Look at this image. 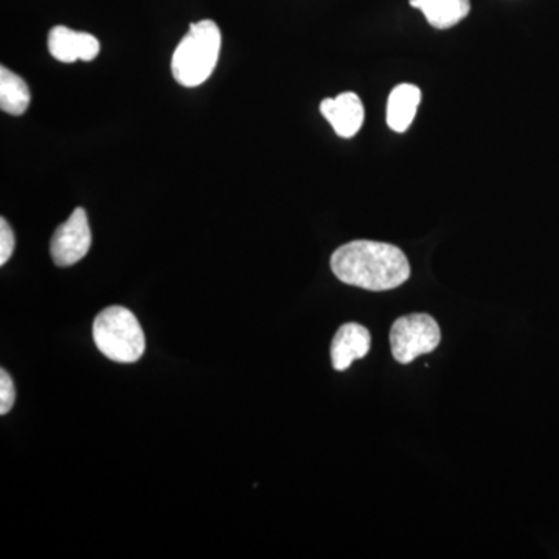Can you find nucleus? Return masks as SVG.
<instances>
[{
	"instance_id": "obj_1",
	"label": "nucleus",
	"mask_w": 559,
	"mask_h": 559,
	"mask_svg": "<svg viewBox=\"0 0 559 559\" xmlns=\"http://www.w3.org/2000/svg\"><path fill=\"white\" fill-rule=\"evenodd\" d=\"M331 270L342 283L367 290H389L411 277L406 253L389 242L358 240L341 246L331 255Z\"/></svg>"
},
{
	"instance_id": "obj_2",
	"label": "nucleus",
	"mask_w": 559,
	"mask_h": 559,
	"mask_svg": "<svg viewBox=\"0 0 559 559\" xmlns=\"http://www.w3.org/2000/svg\"><path fill=\"white\" fill-rule=\"evenodd\" d=\"M219 51L218 24L210 20L194 22L173 53V76L182 86H201L218 64Z\"/></svg>"
},
{
	"instance_id": "obj_3",
	"label": "nucleus",
	"mask_w": 559,
	"mask_h": 559,
	"mask_svg": "<svg viewBox=\"0 0 559 559\" xmlns=\"http://www.w3.org/2000/svg\"><path fill=\"white\" fill-rule=\"evenodd\" d=\"M92 336L103 355L120 364L138 362L145 353V333L128 308L109 307L94 320Z\"/></svg>"
},
{
	"instance_id": "obj_4",
	"label": "nucleus",
	"mask_w": 559,
	"mask_h": 559,
	"mask_svg": "<svg viewBox=\"0 0 559 559\" xmlns=\"http://www.w3.org/2000/svg\"><path fill=\"white\" fill-rule=\"evenodd\" d=\"M440 342L439 323L429 314L403 316L393 322L390 330V348L400 364H411L418 356L429 355Z\"/></svg>"
},
{
	"instance_id": "obj_5",
	"label": "nucleus",
	"mask_w": 559,
	"mask_h": 559,
	"mask_svg": "<svg viewBox=\"0 0 559 559\" xmlns=\"http://www.w3.org/2000/svg\"><path fill=\"white\" fill-rule=\"evenodd\" d=\"M91 245L92 231L86 210L75 209L69 219L55 230L50 245L51 259L57 266H73L87 255Z\"/></svg>"
},
{
	"instance_id": "obj_6",
	"label": "nucleus",
	"mask_w": 559,
	"mask_h": 559,
	"mask_svg": "<svg viewBox=\"0 0 559 559\" xmlns=\"http://www.w3.org/2000/svg\"><path fill=\"white\" fill-rule=\"evenodd\" d=\"M47 47L55 60L66 62L94 61L100 53V40L91 33L75 32L64 25L51 28Z\"/></svg>"
},
{
	"instance_id": "obj_7",
	"label": "nucleus",
	"mask_w": 559,
	"mask_h": 559,
	"mask_svg": "<svg viewBox=\"0 0 559 559\" xmlns=\"http://www.w3.org/2000/svg\"><path fill=\"white\" fill-rule=\"evenodd\" d=\"M320 112L342 139L355 138L366 119L362 102L355 92H344L336 98H325L320 103Z\"/></svg>"
},
{
	"instance_id": "obj_8",
	"label": "nucleus",
	"mask_w": 559,
	"mask_h": 559,
	"mask_svg": "<svg viewBox=\"0 0 559 559\" xmlns=\"http://www.w3.org/2000/svg\"><path fill=\"white\" fill-rule=\"evenodd\" d=\"M371 347L370 331L359 323H345L331 342V362L334 370L344 371L355 360L366 358Z\"/></svg>"
},
{
	"instance_id": "obj_9",
	"label": "nucleus",
	"mask_w": 559,
	"mask_h": 559,
	"mask_svg": "<svg viewBox=\"0 0 559 559\" xmlns=\"http://www.w3.org/2000/svg\"><path fill=\"white\" fill-rule=\"evenodd\" d=\"M421 102V91L414 84H400L390 92L388 102V123L395 132L409 130Z\"/></svg>"
},
{
	"instance_id": "obj_10",
	"label": "nucleus",
	"mask_w": 559,
	"mask_h": 559,
	"mask_svg": "<svg viewBox=\"0 0 559 559\" xmlns=\"http://www.w3.org/2000/svg\"><path fill=\"white\" fill-rule=\"evenodd\" d=\"M411 7L421 11L432 27H454L465 20L471 11L469 0H411Z\"/></svg>"
},
{
	"instance_id": "obj_11",
	"label": "nucleus",
	"mask_w": 559,
	"mask_h": 559,
	"mask_svg": "<svg viewBox=\"0 0 559 559\" xmlns=\"http://www.w3.org/2000/svg\"><path fill=\"white\" fill-rule=\"evenodd\" d=\"M32 102L31 87L5 66L0 68V108L10 116H22Z\"/></svg>"
},
{
	"instance_id": "obj_12",
	"label": "nucleus",
	"mask_w": 559,
	"mask_h": 559,
	"mask_svg": "<svg viewBox=\"0 0 559 559\" xmlns=\"http://www.w3.org/2000/svg\"><path fill=\"white\" fill-rule=\"evenodd\" d=\"M16 401V388L5 370H0V414L7 415Z\"/></svg>"
},
{
	"instance_id": "obj_13",
	"label": "nucleus",
	"mask_w": 559,
	"mask_h": 559,
	"mask_svg": "<svg viewBox=\"0 0 559 559\" xmlns=\"http://www.w3.org/2000/svg\"><path fill=\"white\" fill-rule=\"evenodd\" d=\"M16 246V237L5 218L0 219V264H5L11 259Z\"/></svg>"
}]
</instances>
